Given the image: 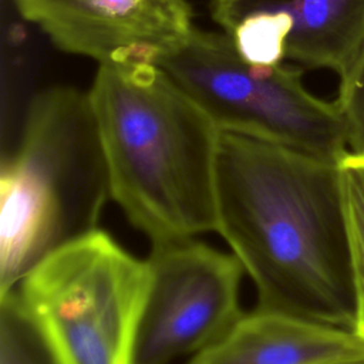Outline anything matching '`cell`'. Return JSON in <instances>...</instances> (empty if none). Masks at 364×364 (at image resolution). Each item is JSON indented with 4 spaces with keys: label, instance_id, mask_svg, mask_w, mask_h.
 Returning a JSON list of instances; mask_svg holds the SVG:
<instances>
[{
    "label": "cell",
    "instance_id": "6da1fadb",
    "mask_svg": "<svg viewBox=\"0 0 364 364\" xmlns=\"http://www.w3.org/2000/svg\"><path fill=\"white\" fill-rule=\"evenodd\" d=\"M216 233L256 289V307L354 331L340 164L220 131Z\"/></svg>",
    "mask_w": 364,
    "mask_h": 364
},
{
    "label": "cell",
    "instance_id": "7a4b0ae2",
    "mask_svg": "<svg viewBox=\"0 0 364 364\" xmlns=\"http://www.w3.org/2000/svg\"><path fill=\"white\" fill-rule=\"evenodd\" d=\"M111 199L159 246L216 232L220 129L155 64H100L88 91Z\"/></svg>",
    "mask_w": 364,
    "mask_h": 364
},
{
    "label": "cell",
    "instance_id": "3957f363",
    "mask_svg": "<svg viewBox=\"0 0 364 364\" xmlns=\"http://www.w3.org/2000/svg\"><path fill=\"white\" fill-rule=\"evenodd\" d=\"M111 199L88 92L46 90L31 101L0 168V297L44 256L94 229Z\"/></svg>",
    "mask_w": 364,
    "mask_h": 364
},
{
    "label": "cell",
    "instance_id": "277c9868",
    "mask_svg": "<svg viewBox=\"0 0 364 364\" xmlns=\"http://www.w3.org/2000/svg\"><path fill=\"white\" fill-rule=\"evenodd\" d=\"M151 279L148 259L98 228L50 252L10 293L57 364H134Z\"/></svg>",
    "mask_w": 364,
    "mask_h": 364
},
{
    "label": "cell",
    "instance_id": "5b68a950",
    "mask_svg": "<svg viewBox=\"0 0 364 364\" xmlns=\"http://www.w3.org/2000/svg\"><path fill=\"white\" fill-rule=\"evenodd\" d=\"M155 65L188 92L220 131L334 164L350 155L336 101L310 94L297 68L247 61L228 34L193 28Z\"/></svg>",
    "mask_w": 364,
    "mask_h": 364
},
{
    "label": "cell",
    "instance_id": "8992f818",
    "mask_svg": "<svg viewBox=\"0 0 364 364\" xmlns=\"http://www.w3.org/2000/svg\"><path fill=\"white\" fill-rule=\"evenodd\" d=\"M151 287L134 364H173L220 340L240 318L239 260L196 237L151 246Z\"/></svg>",
    "mask_w": 364,
    "mask_h": 364
},
{
    "label": "cell",
    "instance_id": "52a82bcc",
    "mask_svg": "<svg viewBox=\"0 0 364 364\" xmlns=\"http://www.w3.org/2000/svg\"><path fill=\"white\" fill-rule=\"evenodd\" d=\"M210 14L255 64L290 58L341 75L364 46V0H212Z\"/></svg>",
    "mask_w": 364,
    "mask_h": 364
},
{
    "label": "cell",
    "instance_id": "ba28073f",
    "mask_svg": "<svg viewBox=\"0 0 364 364\" xmlns=\"http://www.w3.org/2000/svg\"><path fill=\"white\" fill-rule=\"evenodd\" d=\"M63 51L100 64H155L193 30L186 0H14Z\"/></svg>",
    "mask_w": 364,
    "mask_h": 364
},
{
    "label": "cell",
    "instance_id": "9c48e42d",
    "mask_svg": "<svg viewBox=\"0 0 364 364\" xmlns=\"http://www.w3.org/2000/svg\"><path fill=\"white\" fill-rule=\"evenodd\" d=\"M364 357L353 330L255 307L188 364H324Z\"/></svg>",
    "mask_w": 364,
    "mask_h": 364
},
{
    "label": "cell",
    "instance_id": "30bf717a",
    "mask_svg": "<svg viewBox=\"0 0 364 364\" xmlns=\"http://www.w3.org/2000/svg\"><path fill=\"white\" fill-rule=\"evenodd\" d=\"M355 299L354 331L364 340V159L348 155L340 164Z\"/></svg>",
    "mask_w": 364,
    "mask_h": 364
},
{
    "label": "cell",
    "instance_id": "8fae6325",
    "mask_svg": "<svg viewBox=\"0 0 364 364\" xmlns=\"http://www.w3.org/2000/svg\"><path fill=\"white\" fill-rule=\"evenodd\" d=\"M0 364H57L11 293L0 297Z\"/></svg>",
    "mask_w": 364,
    "mask_h": 364
},
{
    "label": "cell",
    "instance_id": "7c38bea8",
    "mask_svg": "<svg viewBox=\"0 0 364 364\" xmlns=\"http://www.w3.org/2000/svg\"><path fill=\"white\" fill-rule=\"evenodd\" d=\"M340 78L336 102L344 122L348 151L364 159V46Z\"/></svg>",
    "mask_w": 364,
    "mask_h": 364
},
{
    "label": "cell",
    "instance_id": "4fadbf2b",
    "mask_svg": "<svg viewBox=\"0 0 364 364\" xmlns=\"http://www.w3.org/2000/svg\"><path fill=\"white\" fill-rule=\"evenodd\" d=\"M324 364H364V357L346 358V360H338V361H331V363H324Z\"/></svg>",
    "mask_w": 364,
    "mask_h": 364
}]
</instances>
